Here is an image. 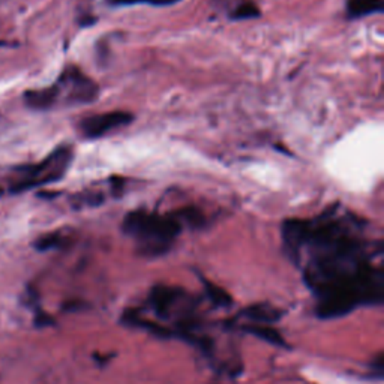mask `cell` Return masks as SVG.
I'll use <instances>...</instances> for the list:
<instances>
[{
    "mask_svg": "<svg viewBox=\"0 0 384 384\" xmlns=\"http://www.w3.org/2000/svg\"><path fill=\"white\" fill-rule=\"evenodd\" d=\"M59 97H60L59 87L56 84V86L45 87V89L26 92L24 101L33 110H47L56 104Z\"/></svg>",
    "mask_w": 384,
    "mask_h": 384,
    "instance_id": "8992f818",
    "label": "cell"
},
{
    "mask_svg": "<svg viewBox=\"0 0 384 384\" xmlns=\"http://www.w3.org/2000/svg\"><path fill=\"white\" fill-rule=\"evenodd\" d=\"M57 86L66 90V101L71 104H90L98 97V84L74 66L65 70Z\"/></svg>",
    "mask_w": 384,
    "mask_h": 384,
    "instance_id": "277c9868",
    "label": "cell"
},
{
    "mask_svg": "<svg viewBox=\"0 0 384 384\" xmlns=\"http://www.w3.org/2000/svg\"><path fill=\"white\" fill-rule=\"evenodd\" d=\"M206 285V295L210 299V302L219 308H227L233 303L230 295L227 291H224L221 287H216L210 282H204Z\"/></svg>",
    "mask_w": 384,
    "mask_h": 384,
    "instance_id": "30bf717a",
    "label": "cell"
},
{
    "mask_svg": "<svg viewBox=\"0 0 384 384\" xmlns=\"http://www.w3.org/2000/svg\"><path fill=\"white\" fill-rule=\"evenodd\" d=\"M384 9L383 0H347L346 14L350 20L381 14Z\"/></svg>",
    "mask_w": 384,
    "mask_h": 384,
    "instance_id": "52a82bcc",
    "label": "cell"
},
{
    "mask_svg": "<svg viewBox=\"0 0 384 384\" xmlns=\"http://www.w3.org/2000/svg\"><path fill=\"white\" fill-rule=\"evenodd\" d=\"M182 225L179 214L160 215L148 210H134L124 218L122 230L138 242L143 254L161 256L175 242Z\"/></svg>",
    "mask_w": 384,
    "mask_h": 384,
    "instance_id": "6da1fadb",
    "label": "cell"
},
{
    "mask_svg": "<svg viewBox=\"0 0 384 384\" xmlns=\"http://www.w3.org/2000/svg\"><path fill=\"white\" fill-rule=\"evenodd\" d=\"M132 121H134V116L128 111H109V113H101L95 116H89L80 122L78 129H80L82 136L95 140L105 137L111 132L128 126Z\"/></svg>",
    "mask_w": 384,
    "mask_h": 384,
    "instance_id": "3957f363",
    "label": "cell"
},
{
    "mask_svg": "<svg viewBox=\"0 0 384 384\" xmlns=\"http://www.w3.org/2000/svg\"><path fill=\"white\" fill-rule=\"evenodd\" d=\"M246 332L253 334L254 336L266 341L269 344H275V346H285V342L281 336V334L278 332L276 329H273L269 324H253L246 327Z\"/></svg>",
    "mask_w": 384,
    "mask_h": 384,
    "instance_id": "9c48e42d",
    "label": "cell"
},
{
    "mask_svg": "<svg viewBox=\"0 0 384 384\" xmlns=\"http://www.w3.org/2000/svg\"><path fill=\"white\" fill-rule=\"evenodd\" d=\"M243 315L254 324H269L270 326L281 319L282 312L280 309L270 307V305H268V303H258V305H253V307L245 309Z\"/></svg>",
    "mask_w": 384,
    "mask_h": 384,
    "instance_id": "ba28073f",
    "label": "cell"
},
{
    "mask_svg": "<svg viewBox=\"0 0 384 384\" xmlns=\"http://www.w3.org/2000/svg\"><path fill=\"white\" fill-rule=\"evenodd\" d=\"M71 160L72 149L68 148V146L56 149L43 163L28 167L24 173L26 179L14 185L12 192H21L33 187H41V185L60 180L65 176L66 170H68Z\"/></svg>",
    "mask_w": 384,
    "mask_h": 384,
    "instance_id": "7a4b0ae2",
    "label": "cell"
},
{
    "mask_svg": "<svg viewBox=\"0 0 384 384\" xmlns=\"http://www.w3.org/2000/svg\"><path fill=\"white\" fill-rule=\"evenodd\" d=\"M60 243H62V236H59V234H47V236L39 237V239L35 243V246L39 251H48V249H53V248H57Z\"/></svg>",
    "mask_w": 384,
    "mask_h": 384,
    "instance_id": "4fadbf2b",
    "label": "cell"
},
{
    "mask_svg": "<svg viewBox=\"0 0 384 384\" xmlns=\"http://www.w3.org/2000/svg\"><path fill=\"white\" fill-rule=\"evenodd\" d=\"M4 194V190L2 188H0V195H2Z\"/></svg>",
    "mask_w": 384,
    "mask_h": 384,
    "instance_id": "5bb4252c",
    "label": "cell"
},
{
    "mask_svg": "<svg viewBox=\"0 0 384 384\" xmlns=\"http://www.w3.org/2000/svg\"><path fill=\"white\" fill-rule=\"evenodd\" d=\"M113 6H129V5H152V6H170L180 0H109Z\"/></svg>",
    "mask_w": 384,
    "mask_h": 384,
    "instance_id": "8fae6325",
    "label": "cell"
},
{
    "mask_svg": "<svg viewBox=\"0 0 384 384\" xmlns=\"http://www.w3.org/2000/svg\"><path fill=\"white\" fill-rule=\"evenodd\" d=\"M182 296L183 291L179 288L155 287L149 295V303L156 314L167 315L182 300Z\"/></svg>",
    "mask_w": 384,
    "mask_h": 384,
    "instance_id": "5b68a950",
    "label": "cell"
},
{
    "mask_svg": "<svg viewBox=\"0 0 384 384\" xmlns=\"http://www.w3.org/2000/svg\"><path fill=\"white\" fill-rule=\"evenodd\" d=\"M258 16H260V9L257 8L256 4L243 2L233 11L231 18L233 20H246V18H257Z\"/></svg>",
    "mask_w": 384,
    "mask_h": 384,
    "instance_id": "7c38bea8",
    "label": "cell"
}]
</instances>
